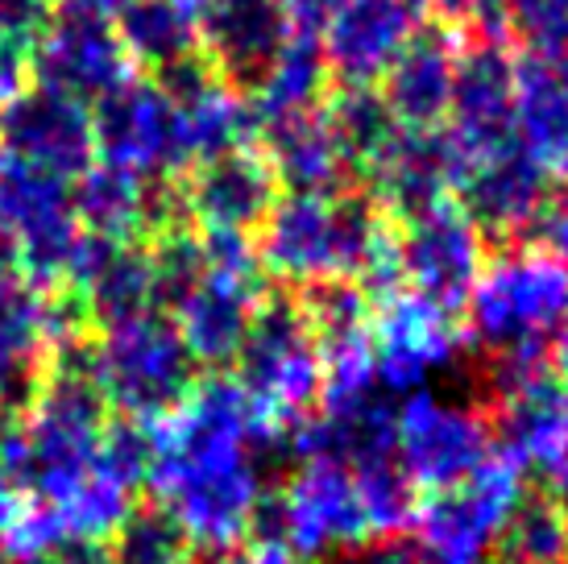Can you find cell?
Masks as SVG:
<instances>
[{
	"instance_id": "obj_48",
	"label": "cell",
	"mask_w": 568,
	"mask_h": 564,
	"mask_svg": "<svg viewBox=\"0 0 568 564\" xmlns=\"http://www.w3.org/2000/svg\"><path fill=\"white\" fill-rule=\"evenodd\" d=\"M410 4H419V9H424V0H410Z\"/></svg>"
},
{
	"instance_id": "obj_2",
	"label": "cell",
	"mask_w": 568,
	"mask_h": 564,
	"mask_svg": "<svg viewBox=\"0 0 568 564\" xmlns=\"http://www.w3.org/2000/svg\"><path fill=\"white\" fill-rule=\"evenodd\" d=\"M257 266L291 291L357 282L365 295L395 286V220L365 191H283L257 229Z\"/></svg>"
},
{
	"instance_id": "obj_29",
	"label": "cell",
	"mask_w": 568,
	"mask_h": 564,
	"mask_svg": "<svg viewBox=\"0 0 568 564\" xmlns=\"http://www.w3.org/2000/svg\"><path fill=\"white\" fill-rule=\"evenodd\" d=\"M515 141L552 183H568V63L523 59Z\"/></svg>"
},
{
	"instance_id": "obj_5",
	"label": "cell",
	"mask_w": 568,
	"mask_h": 564,
	"mask_svg": "<svg viewBox=\"0 0 568 564\" xmlns=\"http://www.w3.org/2000/svg\"><path fill=\"white\" fill-rule=\"evenodd\" d=\"M88 370L116 420L154 423L200 382V365L166 312H145L88 341Z\"/></svg>"
},
{
	"instance_id": "obj_15",
	"label": "cell",
	"mask_w": 568,
	"mask_h": 564,
	"mask_svg": "<svg viewBox=\"0 0 568 564\" xmlns=\"http://www.w3.org/2000/svg\"><path fill=\"white\" fill-rule=\"evenodd\" d=\"M486 233L457 204H440L395 224L398 282L460 312L486 266Z\"/></svg>"
},
{
	"instance_id": "obj_47",
	"label": "cell",
	"mask_w": 568,
	"mask_h": 564,
	"mask_svg": "<svg viewBox=\"0 0 568 564\" xmlns=\"http://www.w3.org/2000/svg\"><path fill=\"white\" fill-rule=\"evenodd\" d=\"M17 262H13V250H9V241H4V236H0V274H4V270H13Z\"/></svg>"
},
{
	"instance_id": "obj_32",
	"label": "cell",
	"mask_w": 568,
	"mask_h": 564,
	"mask_svg": "<svg viewBox=\"0 0 568 564\" xmlns=\"http://www.w3.org/2000/svg\"><path fill=\"white\" fill-rule=\"evenodd\" d=\"M324 112L345 150L353 179H369L374 167L390 154V145L403 138V125L395 121V112L386 109L378 88H336L324 100Z\"/></svg>"
},
{
	"instance_id": "obj_17",
	"label": "cell",
	"mask_w": 568,
	"mask_h": 564,
	"mask_svg": "<svg viewBox=\"0 0 568 564\" xmlns=\"http://www.w3.org/2000/svg\"><path fill=\"white\" fill-rule=\"evenodd\" d=\"M515 95H519V63L506 54V42L460 47L453 104L444 121V138L460 158V171L515 141Z\"/></svg>"
},
{
	"instance_id": "obj_3",
	"label": "cell",
	"mask_w": 568,
	"mask_h": 564,
	"mask_svg": "<svg viewBox=\"0 0 568 564\" xmlns=\"http://www.w3.org/2000/svg\"><path fill=\"white\" fill-rule=\"evenodd\" d=\"M460 312L465 341L486 353L494 382L544 370L568 320V270L536 245H510L486 258Z\"/></svg>"
},
{
	"instance_id": "obj_50",
	"label": "cell",
	"mask_w": 568,
	"mask_h": 564,
	"mask_svg": "<svg viewBox=\"0 0 568 564\" xmlns=\"http://www.w3.org/2000/svg\"><path fill=\"white\" fill-rule=\"evenodd\" d=\"M489 564H506V561H489Z\"/></svg>"
},
{
	"instance_id": "obj_28",
	"label": "cell",
	"mask_w": 568,
	"mask_h": 564,
	"mask_svg": "<svg viewBox=\"0 0 568 564\" xmlns=\"http://www.w3.org/2000/svg\"><path fill=\"white\" fill-rule=\"evenodd\" d=\"M257 150L266 154V162L278 174V188L286 191H345V183L353 179L324 104L262 125Z\"/></svg>"
},
{
	"instance_id": "obj_37",
	"label": "cell",
	"mask_w": 568,
	"mask_h": 564,
	"mask_svg": "<svg viewBox=\"0 0 568 564\" xmlns=\"http://www.w3.org/2000/svg\"><path fill=\"white\" fill-rule=\"evenodd\" d=\"M424 13L460 42H506V0H424Z\"/></svg>"
},
{
	"instance_id": "obj_19",
	"label": "cell",
	"mask_w": 568,
	"mask_h": 564,
	"mask_svg": "<svg viewBox=\"0 0 568 564\" xmlns=\"http://www.w3.org/2000/svg\"><path fill=\"white\" fill-rule=\"evenodd\" d=\"M0 154L75 183L95 162L92 109L30 79L0 109Z\"/></svg>"
},
{
	"instance_id": "obj_14",
	"label": "cell",
	"mask_w": 568,
	"mask_h": 564,
	"mask_svg": "<svg viewBox=\"0 0 568 564\" xmlns=\"http://www.w3.org/2000/svg\"><path fill=\"white\" fill-rule=\"evenodd\" d=\"M523 494V473L503 453H494L465 482L424 494L410 532L448 564H489V552L498 548Z\"/></svg>"
},
{
	"instance_id": "obj_30",
	"label": "cell",
	"mask_w": 568,
	"mask_h": 564,
	"mask_svg": "<svg viewBox=\"0 0 568 564\" xmlns=\"http://www.w3.org/2000/svg\"><path fill=\"white\" fill-rule=\"evenodd\" d=\"M112 26L142 75H166L179 63L200 59L195 0H129Z\"/></svg>"
},
{
	"instance_id": "obj_33",
	"label": "cell",
	"mask_w": 568,
	"mask_h": 564,
	"mask_svg": "<svg viewBox=\"0 0 568 564\" xmlns=\"http://www.w3.org/2000/svg\"><path fill=\"white\" fill-rule=\"evenodd\" d=\"M498 552L506 564H568V502L548 490L523 494Z\"/></svg>"
},
{
	"instance_id": "obj_16",
	"label": "cell",
	"mask_w": 568,
	"mask_h": 564,
	"mask_svg": "<svg viewBox=\"0 0 568 564\" xmlns=\"http://www.w3.org/2000/svg\"><path fill=\"white\" fill-rule=\"evenodd\" d=\"M133 75H142V71L129 59L116 26L104 17L63 13L59 9L30 54L33 83L71 95L88 109H95L104 95H112Z\"/></svg>"
},
{
	"instance_id": "obj_41",
	"label": "cell",
	"mask_w": 568,
	"mask_h": 564,
	"mask_svg": "<svg viewBox=\"0 0 568 564\" xmlns=\"http://www.w3.org/2000/svg\"><path fill=\"white\" fill-rule=\"evenodd\" d=\"M216 564H300V561H295L286 548H278V544L250 535V540H245V544H237L233 552L216 556Z\"/></svg>"
},
{
	"instance_id": "obj_27",
	"label": "cell",
	"mask_w": 568,
	"mask_h": 564,
	"mask_svg": "<svg viewBox=\"0 0 568 564\" xmlns=\"http://www.w3.org/2000/svg\"><path fill=\"white\" fill-rule=\"evenodd\" d=\"M75 212L83 233L109 241H150L179 216V191L145 183L138 174L92 162L75 179Z\"/></svg>"
},
{
	"instance_id": "obj_1",
	"label": "cell",
	"mask_w": 568,
	"mask_h": 564,
	"mask_svg": "<svg viewBox=\"0 0 568 564\" xmlns=\"http://www.w3.org/2000/svg\"><path fill=\"white\" fill-rule=\"evenodd\" d=\"M278 449L233 374L200 377L183 403L150 423L145 490L187 552L224 556L245 544L266 498L262 456Z\"/></svg>"
},
{
	"instance_id": "obj_25",
	"label": "cell",
	"mask_w": 568,
	"mask_h": 564,
	"mask_svg": "<svg viewBox=\"0 0 568 564\" xmlns=\"http://www.w3.org/2000/svg\"><path fill=\"white\" fill-rule=\"evenodd\" d=\"M154 79L166 83V92L179 104L191 167L204 158L241 150V145H257V121H253L250 95L233 83H224L204 59H187V63H179L174 71Z\"/></svg>"
},
{
	"instance_id": "obj_11",
	"label": "cell",
	"mask_w": 568,
	"mask_h": 564,
	"mask_svg": "<svg viewBox=\"0 0 568 564\" xmlns=\"http://www.w3.org/2000/svg\"><path fill=\"white\" fill-rule=\"evenodd\" d=\"M494 449V432L481 407L444 399L436 391H410L395 407V465L424 494L448 490L477 473Z\"/></svg>"
},
{
	"instance_id": "obj_12",
	"label": "cell",
	"mask_w": 568,
	"mask_h": 564,
	"mask_svg": "<svg viewBox=\"0 0 568 564\" xmlns=\"http://www.w3.org/2000/svg\"><path fill=\"white\" fill-rule=\"evenodd\" d=\"M369 345H374L382 386L403 399L410 391H424L427 377L453 370L469 341L453 308L395 282L374 295Z\"/></svg>"
},
{
	"instance_id": "obj_51",
	"label": "cell",
	"mask_w": 568,
	"mask_h": 564,
	"mask_svg": "<svg viewBox=\"0 0 568 564\" xmlns=\"http://www.w3.org/2000/svg\"><path fill=\"white\" fill-rule=\"evenodd\" d=\"M0 564H9V561H4V556H0Z\"/></svg>"
},
{
	"instance_id": "obj_42",
	"label": "cell",
	"mask_w": 568,
	"mask_h": 564,
	"mask_svg": "<svg viewBox=\"0 0 568 564\" xmlns=\"http://www.w3.org/2000/svg\"><path fill=\"white\" fill-rule=\"evenodd\" d=\"M38 564H112V552L109 544H95V540H67L63 548H54Z\"/></svg>"
},
{
	"instance_id": "obj_24",
	"label": "cell",
	"mask_w": 568,
	"mask_h": 564,
	"mask_svg": "<svg viewBox=\"0 0 568 564\" xmlns=\"http://www.w3.org/2000/svg\"><path fill=\"white\" fill-rule=\"evenodd\" d=\"M457 33L440 26H419L415 38L398 50L390 71L382 75L378 92L386 109L395 112V121L407 133H436L448 121L453 104V83H457V59H460Z\"/></svg>"
},
{
	"instance_id": "obj_7",
	"label": "cell",
	"mask_w": 568,
	"mask_h": 564,
	"mask_svg": "<svg viewBox=\"0 0 568 564\" xmlns=\"http://www.w3.org/2000/svg\"><path fill=\"white\" fill-rule=\"evenodd\" d=\"M250 535L286 548L300 564H324L374 544L357 473L345 465H295L283 486L266 490Z\"/></svg>"
},
{
	"instance_id": "obj_31",
	"label": "cell",
	"mask_w": 568,
	"mask_h": 564,
	"mask_svg": "<svg viewBox=\"0 0 568 564\" xmlns=\"http://www.w3.org/2000/svg\"><path fill=\"white\" fill-rule=\"evenodd\" d=\"M328 67H324V50H320L316 30H295L291 42L278 50V59L266 67V75L253 83L250 109L257 129L270 121H283L295 112H312L328 100Z\"/></svg>"
},
{
	"instance_id": "obj_4",
	"label": "cell",
	"mask_w": 568,
	"mask_h": 564,
	"mask_svg": "<svg viewBox=\"0 0 568 564\" xmlns=\"http://www.w3.org/2000/svg\"><path fill=\"white\" fill-rule=\"evenodd\" d=\"M233 382L274 444L286 427L316 411L324 391V353L300 295H266L257 303L245 345L233 361Z\"/></svg>"
},
{
	"instance_id": "obj_36",
	"label": "cell",
	"mask_w": 568,
	"mask_h": 564,
	"mask_svg": "<svg viewBox=\"0 0 568 564\" xmlns=\"http://www.w3.org/2000/svg\"><path fill=\"white\" fill-rule=\"evenodd\" d=\"M67 540H71V535H67V527L59 523V515L50 511L47 502L21 494L13 518H9V527L0 532V556L9 564H38L54 548H63Z\"/></svg>"
},
{
	"instance_id": "obj_44",
	"label": "cell",
	"mask_w": 568,
	"mask_h": 564,
	"mask_svg": "<svg viewBox=\"0 0 568 564\" xmlns=\"http://www.w3.org/2000/svg\"><path fill=\"white\" fill-rule=\"evenodd\" d=\"M63 13H83V17H104V21H116V13L125 9L129 0H54Z\"/></svg>"
},
{
	"instance_id": "obj_26",
	"label": "cell",
	"mask_w": 568,
	"mask_h": 564,
	"mask_svg": "<svg viewBox=\"0 0 568 564\" xmlns=\"http://www.w3.org/2000/svg\"><path fill=\"white\" fill-rule=\"evenodd\" d=\"M365 183H369L365 195L398 224V220H410L440 204H453L460 183V158L453 154L444 129L436 133L403 129V138L390 145V154L382 158Z\"/></svg>"
},
{
	"instance_id": "obj_46",
	"label": "cell",
	"mask_w": 568,
	"mask_h": 564,
	"mask_svg": "<svg viewBox=\"0 0 568 564\" xmlns=\"http://www.w3.org/2000/svg\"><path fill=\"white\" fill-rule=\"evenodd\" d=\"M17 498H21V494H17V486L9 482V473L0 470V532H4V527H9V518H13Z\"/></svg>"
},
{
	"instance_id": "obj_43",
	"label": "cell",
	"mask_w": 568,
	"mask_h": 564,
	"mask_svg": "<svg viewBox=\"0 0 568 564\" xmlns=\"http://www.w3.org/2000/svg\"><path fill=\"white\" fill-rule=\"evenodd\" d=\"M286 9V17L295 21V30H320L345 0H278Z\"/></svg>"
},
{
	"instance_id": "obj_45",
	"label": "cell",
	"mask_w": 568,
	"mask_h": 564,
	"mask_svg": "<svg viewBox=\"0 0 568 564\" xmlns=\"http://www.w3.org/2000/svg\"><path fill=\"white\" fill-rule=\"evenodd\" d=\"M548 357H552V374L568 386V320H565V329L556 332V341H552V349H548Z\"/></svg>"
},
{
	"instance_id": "obj_9",
	"label": "cell",
	"mask_w": 568,
	"mask_h": 564,
	"mask_svg": "<svg viewBox=\"0 0 568 564\" xmlns=\"http://www.w3.org/2000/svg\"><path fill=\"white\" fill-rule=\"evenodd\" d=\"M0 236L21 274L42 286H63L83 236L75 183L0 154Z\"/></svg>"
},
{
	"instance_id": "obj_39",
	"label": "cell",
	"mask_w": 568,
	"mask_h": 564,
	"mask_svg": "<svg viewBox=\"0 0 568 564\" xmlns=\"http://www.w3.org/2000/svg\"><path fill=\"white\" fill-rule=\"evenodd\" d=\"M527 236H531L527 245L544 250L548 258H556L568 270V188H556L548 195V204L539 208V216Z\"/></svg>"
},
{
	"instance_id": "obj_35",
	"label": "cell",
	"mask_w": 568,
	"mask_h": 564,
	"mask_svg": "<svg viewBox=\"0 0 568 564\" xmlns=\"http://www.w3.org/2000/svg\"><path fill=\"white\" fill-rule=\"evenodd\" d=\"M506 38H519L531 59L568 63V0H506Z\"/></svg>"
},
{
	"instance_id": "obj_22",
	"label": "cell",
	"mask_w": 568,
	"mask_h": 564,
	"mask_svg": "<svg viewBox=\"0 0 568 564\" xmlns=\"http://www.w3.org/2000/svg\"><path fill=\"white\" fill-rule=\"evenodd\" d=\"M195 13L200 59L241 92L266 75V67L295 33V21L278 0H195Z\"/></svg>"
},
{
	"instance_id": "obj_10",
	"label": "cell",
	"mask_w": 568,
	"mask_h": 564,
	"mask_svg": "<svg viewBox=\"0 0 568 564\" xmlns=\"http://www.w3.org/2000/svg\"><path fill=\"white\" fill-rule=\"evenodd\" d=\"M92 133L95 162L138 174L145 183L171 188L191 167L179 104L154 75H133L104 95L92 109Z\"/></svg>"
},
{
	"instance_id": "obj_13",
	"label": "cell",
	"mask_w": 568,
	"mask_h": 564,
	"mask_svg": "<svg viewBox=\"0 0 568 564\" xmlns=\"http://www.w3.org/2000/svg\"><path fill=\"white\" fill-rule=\"evenodd\" d=\"M494 449L539 490L568 502V386L552 370L494 382L486 411Z\"/></svg>"
},
{
	"instance_id": "obj_8",
	"label": "cell",
	"mask_w": 568,
	"mask_h": 564,
	"mask_svg": "<svg viewBox=\"0 0 568 564\" xmlns=\"http://www.w3.org/2000/svg\"><path fill=\"white\" fill-rule=\"evenodd\" d=\"M83 329L88 320L63 286H42L17 266L0 274V420L30 403L54 357L83 341Z\"/></svg>"
},
{
	"instance_id": "obj_23",
	"label": "cell",
	"mask_w": 568,
	"mask_h": 564,
	"mask_svg": "<svg viewBox=\"0 0 568 564\" xmlns=\"http://www.w3.org/2000/svg\"><path fill=\"white\" fill-rule=\"evenodd\" d=\"M556 183L539 171L531 158L519 150V141H510L494 154L477 158L460 171L457 195L453 204L474 220L477 229L498 241H523L536 224L539 208L548 204Z\"/></svg>"
},
{
	"instance_id": "obj_21",
	"label": "cell",
	"mask_w": 568,
	"mask_h": 564,
	"mask_svg": "<svg viewBox=\"0 0 568 564\" xmlns=\"http://www.w3.org/2000/svg\"><path fill=\"white\" fill-rule=\"evenodd\" d=\"M63 291L75 299L88 329H109V324L133 320V315L159 312L150 245L83 233L80 250L71 258V270H67Z\"/></svg>"
},
{
	"instance_id": "obj_38",
	"label": "cell",
	"mask_w": 568,
	"mask_h": 564,
	"mask_svg": "<svg viewBox=\"0 0 568 564\" xmlns=\"http://www.w3.org/2000/svg\"><path fill=\"white\" fill-rule=\"evenodd\" d=\"M54 13H59L54 0H0V59L30 67L33 47Z\"/></svg>"
},
{
	"instance_id": "obj_40",
	"label": "cell",
	"mask_w": 568,
	"mask_h": 564,
	"mask_svg": "<svg viewBox=\"0 0 568 564\" xmlns=\"http://www.w3.org/2000/svg\"><path fill=\"white\" fill-rule=\"evenodd\" d=\"M353 564H448V561L436 548H427L415 532H403V535L374 540L362 552H353Z\"/></svg>"
},
{
	"instance_id": "obj_20",
	"label": "cell",
	"mask_w": 568,
	"mask_h": 564,
	"mask_svg": "<svg viewBox=\"0 0 568 564\" xmlns=\"http://www.w3.org/2000/svg\"><path fill=\"white\" fill-rule=\"evenodd\" d=\"M419 26L424 9L410 0H345L316 30L328 79L336 88H378Z\"/></svg>"
},
{
	"instance_id": "obj_34",
	"label": "cell",
	"mask_w": 568,
	"mask_h": 564,
	"mask_svg": "<svg viewBox=\"0 0 568 564\" xmlns=\"http://www.w3.org/2000/svg\"><path fill=\"white\" fill-rule=\"evenodd\" d=\"M112 564H187V544L159 506H138L109 540Z\"/></svg>"
},
{
	"instance_id": "obj_6",
	"label": "cell",
	"mask_w": 568,
	"mask_h": 564,
	"mask_svg": "<svg viewBox=\"0 0 568 564\" xmlns=\"http://www.w3.org/2000/svg\"><path fill=\"white\" fill-rule=\"evenodd\" d=\"M262 299L266 291L253 236L204 233V266L166 308V315L200 370H233Z\"/></svg>"
},
{
	"instance_id": "obj_18",
	"label": "cell",
	"mask_w": 568,
	"mask_h": 564,
	"mask_svg": "<svg viewBox=\"0 0 568 564\" xmlns=\"http://www.w3.org/2000/svg\"><path fill=\"white\" fill-rule=\"evenodd\" d=\"M278 174L257 145L204 158L179 183V216L200 233L253 236L278 204Z\"/></svg>"
},
{
	"instance_id": "obj_49",
	"label": "cell",
	"mask_w": 568,
	"mask_h": 564,
	"mask_svg": "<svg viewBox=\"0 0 568 564\" xmlns=\"http://www.w3.org/2000/svg\"><path fill=\"white\" fill-rule=\"evenodd\" d=\"M0 109H4V95H0Z\"/></svg>"
}]
</instances>
